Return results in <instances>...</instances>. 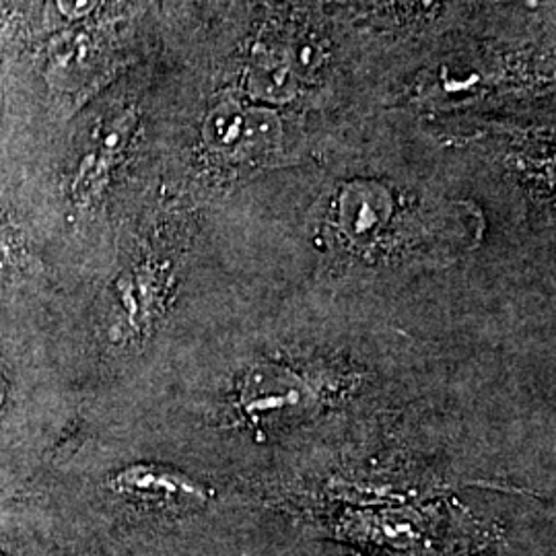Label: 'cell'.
<instances>
[{
	"mask_svg": "<svg viewBox=\"0 0 556 556\" xmlns=\"http://www.w3.org/2000/svg\"><path fill=\"white\" fill-rule=\"evenodd\" d=\"M110 489L132 503L163 511H197L211 491L197 478L160 464H132L110 478Z\"/></svg>",
	"mask_w": 556,
	"mask_h": 556,
	"instance_id": "cell-3",
	"label": "cell"
},
{
	"mask_svg": "<svg viewBox=\"0 0 556 556\" xmlns=\"http://www.w3.org/2000/svg\"><path fill=\"white\" fill-rule=\"evenodd\" d=\"M137 126V114L132 110L122 112L98 128L89 149L83 153L77 172L73 176L71 194L79 206H89L100 199L118 167L122 155L130 142Z\"/></svg>",
	"mask_w": 556,
	"mask_h": 556,
	"instance_id": "cell-4",
	"label": "cell"
},
{
	"mask_svg": "<svg viewBox=\"0 0 556 556\" xmlns=\"http://www.w3.org/2000/svg\"><path fill=\"white\" fill-rule=\"evenodd\" d=\"M165 278L151 264L128 270L116 282V312L124 324V334H144L157 318L163 301Z\"/></svg>",
	"mask_w": 556,
	"mask_h": 556,
	"instance_id": "cell-5",
	"label": "cell"
},
{
	"mask_svg": "<svg viewBox=\"0 0 556 556\" xmlns=\"http://www.w3.org/2000/svg\"><path fill=\"white\" fill-rule=\"evenodd\" d=\"M337 532L397 556H431L435 544L433 521L406 507L349 509L338 519Z\"/></svg>",
	"mask_w": 556,
	"mask_h": 556,
	"instance_id": "cell-2",
	"label": "cell"
},
{
	"mask_svg": "<svg viewBox=\"0 0 556 556\" xmlns=\"http://www.w3.org/2000/svg\"><path fill=\"white\" fill-rule=\"evenodd\" d=\"M245 87L254 100L268 105H282L298 98L301 73L287 50L260 48L250 62Z\"/></svg>",
	"mask_w": 556,
	"mask_h": 556,
	"instance_id": "cell-6",
	"label": "cell"
},
{
	"mask_svg": "<svg viewBox=\"0 0 556 556\" xmlns=\"http://www.w3.org/2000/svg\"><path fill=\"white\" fill-rule=\"evenodd\" d=\"M101 0H54V7L60 13L62 20L77 23V21L87 20L93 15L100 7Z\"/></svg>",
	"mask_w": 556,
	"mask_h": 556,
	"instance_id": "cell-9",
	"label": "cell"
},
{
	"mask_svg": "<svg viewBox=\"0 0 556 556\" xmlns=\"http://www.w3.org/2000/svg\"><path fill=\"white\" fill-rule=\"evenodd\" d=\"M2 402H4V392H2V386H0V408H2Z\"/></svg>",
	"mask_w": 556,
	"mask_h": 556,
	"instance_id": "cell-13",
	"label": "cell"
},
{
	"mask_svg": "<svg viewBox=\"0 0 556 556\" xmlns=\"http://www.w3.org/2000/svg\"><path fill=\"white\" fill-rule=\"evenodd\" d=\"M454 556H484L482 553V548L480 546H472V544H464V546H459L456 551V555Z\"/></svg>",
	"mask_w": 556,
	"mask_h": 556,
	"instance_id": "cell-12",
	"label": "cell"
},
{
	"mask_svg": "<svg viewBox=\"0 0 556 556\" xmlns=\"http://www.w3.org/2000/svg\"><path fill=\"white\" fill-rule=\"evenodd\" d=\"M202 140L217 153L229 157H245L248 110L233 101H223L215 105L202 122Z\"/></svg>",
	"mask_w": 556,
	"mask_h": 556,
	"instance_id": "cell-8",
	"label": "cell"
},
{
	"mask_svg": "<svg viewBox=\"0 0 556 556\" xmlns=\"http://www.w3.org/2000/svg\"><path fill=\"white\" fill-rule=\"evenodd\" d=\"M15 262H17V252L9 236L0 229V273H4L7 268H13Z\"/></svg>",
	"mask_w": 556,
	"mask_h": 556,
	"instance_id": "cell-10",
	"label": "cell"
},
{
	"mask_svg": "<svg viewBox=\"0 0 556 556\" xmlns=\"http://www.w3.org/2000/svg\"><path fill=\"white\" fill-rule=\"evenodd\" d=\"M238 396L239 413L262 427L299 420L318 400L307 379L275 363L250 369L239 383Z\"/></svg>",
	"mask_w": 556,
	"mask_h": 556,
	"instance_id": "cell-1",
	"label": "cell"
},
{
	"mask_svg": "<svg viewBox=\"0 0 556 556\" xmlns=\"http://www.w3.org/2000/svg\"><path fill=\"white\" fill-rule=\"evenodd\" d=\"M100 48L87 29L64 31L48 48V83L60 91L77 89L87 75L93 71Z\"/></svg>",
	"mask_w": 556,
	"mask_h": 556,
	"instance_id": "cell-7",
	"label": "cell"
},
{
	"mask_svg": "<svg viewBox=\"0 0 556 556\" xmlns=\"http://www.w3.org/2000/svg\"><path fill=\"white\" fill-rule=\"evenodd\" d=\"M9 40H11V31H9V25H7L4 17L0 15V62H2V59H4V52H7Z\"/></svg>",
	"mask_w": 556,
	"mask_h": 556,
	"instance_id": "cell-11",
	"label": "cell"
}]
</instances>
